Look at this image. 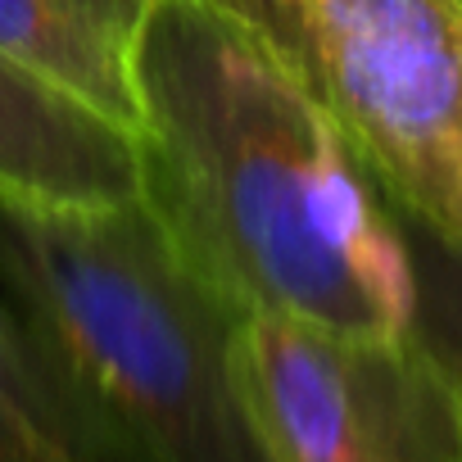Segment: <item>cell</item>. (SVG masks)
Here are the masks:
<instances>
[{"label":"cell","mask_w":462,"mask_h":462,"mask_svg":"<svg viewBox=\"0 0 462 462\" xmlns=\"http://www.w3.org/2000/svg\"><path fill=\"white\" fill-rule=\"evenodd\" d=\"M141 204L231 313H286L385 345L417 327V273L349 145L277 55L213 0H154L136 55Z\"/></svg>","instance_id":"obj_1"},{"label":"cell","mask_w":462,"mask_h":462,"mask_svg":"<svg viewBox=\"0 0 462 462\" xmlns=\"http://www.w3.org/2000/svg\"><path fill=\"white\" fill-rule=\"evenodd\" d=\"M0 300L114 462H263L226 376L236 318L145 204L0 199Z\"/></svg>","instance_id":"obj_2"},{"label":"cell","mask_w":462,"mask_h":462,"mask_svg":"<svg viewBox=\"0 0 462 462\" xmlns=\"http://www.w3.org/2000/svg\"><path fill=\"white\" fill-rule=\"evenodd\" d=\"M331 118L349 154L462 254V0H213Z\"/></svg>","instance_id":"obj_3"},{"label":"cell","mask_w":462,"mask_h":462,"mask_svg":"<svg viewBox=\"0 0 462 462\" xmlns=\"http://www.w3.org/2000/svg\"><path fill=\"white\" fill-rule=\"evenodd\" d=\"M226 376L263 462H462V385L417 336L358 345L245 313Z\"/></svg>","instance_id":"obj_4"},{"label":"cell","mask_w":462,"mask_h":462,"mask_svg":"<svg viewBox=\"0 0 462 462\" xmlns=\"http://www.w3.org/2000/svg\"><path fill=\"white\" fill-rule=\"evenodd\" d=\"M0 199L32 208L141 204L136 136L0 51Z\"/></svg>","instance_id":"obj_5"},{"label":"cell","mask_w":462,"mask_h":462,"mask_svg":"<svg viewBox=\"0 0 462 462\" xmlns=\"http://www.w3.org/2000/svg\"><path fill=\"white\" fill-rule=\"evenodd\" d=\"M150 14L154 0H0V51L136 136V55Z\"/></svg>","instance_id":"obj_6"},{"label":"cell","mask_w":462,"mask_h":462,"mask_svg":"<svg viewBox=\"0 0 462 462\" xmlns=\"http://www.w3.org/2000/svg\"><path fill=\"white\" fill-rule=\"evenodd\" d=\"M0 462H114L0 300Z\"/></svg>","instance_id":"obj_7"},{"label":"cell","mask_w":462,"mask_h":462,"mask_svg":"<svg viewBox=\"0 0 462 462\" xmlns=\"http://www.w3.org/2000/svg\"><path fill=\"white\" fill-rule=\"evenodd\" d=\"M417 336L448 363V372L462 385V286H448L435 309L417 304Z\"/></svg>","instance_id":"obj_8"}]
</instances>
